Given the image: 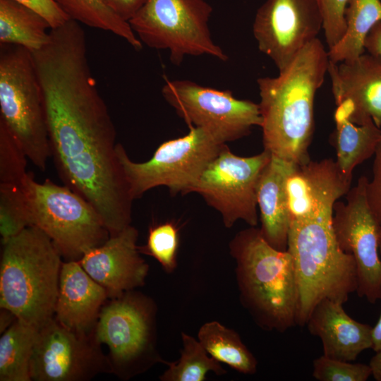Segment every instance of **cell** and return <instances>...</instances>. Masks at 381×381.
Listing matches in <instances>:
<instances>
[{"mask_svg": "<svg viewBox=\"0 0 381 381\" xmlns=\"http://www.w3.org/2000/svg\"><path fill=\"white\" fill-rule=\"evenodd\" d=\"M69 17L90 28L110 32L122 38L134 49L143 48V43L123 20L107 7L101 0H53Z\"/></svg>", "mask_w": 381, "mask_h": 381, "instance_id": "cell-27", "label": "cell"}, {"mask_svg": "<svg viewBox=\"0 0 381 381\" xmlns=\"http://www.w3.org/2000/svg\"><path fill=\"white\" fill-rule=\"evenodd\" d=\"M379 251H380V254L381 255V232H380V236Z\"/></svg>", "mask_w": 381, "mask_h": 381, "instance_id": "cell-41", "label": "cell"}, {"mask_svg": "<svg viewBox=\"0 0 381 381\" xmlns=\"http://www.w3.org/2000/svg\"><path fill=\"white\" fill-rule=\"evenodd\" d=\"M24 181L25 179L21 183H0L1 243L29 226Z\"/></svg>", "mask_w": 381, "mask_h": 381, "instance_id": "cell-29", "label": "cell"}, {"mask_svg": "<svg viewBox=\"0 0 381 381\" xmlns=\"http://www.w3.org/2000/svg\"><path fill=\"white\" fill-rule=\"evenodd\" d=\"M225 145L204 129L190 127L186 135L160 144L146 162L131 160L121 143H117L116 155L131 196L135 200L158 186L168 188L171 195L190 193Z\"/></svg>", "mask_w": 381, "mask_h": 381, "instance_id": "cell-9", "label": "cell"}, {"mask_svg": "<svg viewBox=\"0 0 381 381\" xmlns=\"http://www.w3.org/2000/svg\"><path fill=\"white\" fill-rule=\"evenodd\" d=\"M336 128L332 135L336 149V164L342 178L351 183L353 169L374 156L381 142V129L371 121L363 125L350 121L336 108Z\"/></svg>", "mask_w": 381, "mask_h": 381, "instance_id": "cell-22", "label": "cell"}, {"mask_svg": "<svg viewBox=\"0 0 381 381\" xmlns=\"http://www.w3.org/2000/svg\"><path fill=\"white\" fill-rule=\"evenodd\" d=\"M313 376L320 381H366L371 376L369 364L353 363L327 357L313 361Z\"/></svg>", "mask_w": 381, "mask_h": 381, "instance_id": "cell-32", "label": "cell"}, {"mask_svg": "<svg viewBox=\"0 0 381 381\" xmlns=\"http://www.w3.org/2000/svg\"><path fill=\"white\" fill-rule=\"evenodd\" d=\"M361 176L356 186L346 193V202H336L332 226L340 248L355 260L358 286L356 293L369 303L381 301V259L379 243L381 226L369 206L365 185Z\"/></svg>", "mask_w": 381, "mask_h": 381, "instance_id": "cell-13", "label": "cell"}, {"mask_svg": "<svg viewBox=\"0 0 381 381\" xmlns=\"http://www.w3.org/2000/svg\"><path fill=\"white\" fill-rule=\"evenodd\" d=\"M322 23L316 0H267L257 11L253 33L259 50L281 72L318 38Z\"/></svg>", "mask_w": 381, "mask_h": 381, "instance_id": "cell-15", "label": "cell"}, {"mask_svg": "<svg viewBox=\"0 0 381 381\" xmlns=\"http://www.w3.org/2000/svg\"><path fill=\"white\" fill-rule=\"evenodd\" d=\"M103 4L125 21L128 22L147 0H101Z\"/></svg>", "mask_w": 381, "mask_h": 381, "instance_id": "cell-36", "label": "cell"}, {"mask_svg": "<svg viewBox=\"0 0 381 381\" xmlns=\"http://www.w3.org/2000/svg\"><path fill=\"white\" fill-rule=\"evenodd\" d=\"M0 122L44 171L51 150L41 87L32 52L16 44H0Z\"/></svg>", "mask_w": 381, "mask_h": 381, "instance_id": "cell-7", "label": "cell"}, {"mask_svg": "<svg viewBox=\"0 0 381 381\" xmlns=\"http://www.w3.org/2000/svg\"><path fill=\"white\" fill-rule=\"evenodd\" d=\"M229 250L241 301L255 322L279 332L297 325L298 291L290 253L270 246L256 226L238 232Z\"/></svg>", "mask_w": 381, "mask_h": 381, "instance_id": "cell-4", "label": "cell"}, {"mask_svg": "<svg viewBox=\"0 0 381 381\" xmlns=\"http://www.w3.org/2000/svg\"><path fill=\"white\" fill-rule=\"evenodd\" d=\"M39 329L16 319L0 338V380L30 381V361Z\"/></svg>", "mask_w": 381, "mask_h": 381, "instance_id": "cell-25", "label": "cell"}, {"mask_svg": "<svg viewBox=\"0 0 381 381\" xmlns=\"http://www.w3.org/2000/svg\"><path fill=\"white\" fill-rule=\"evenodd\" d=\"M372 349L376 352L381 349V311L379 318L372 328Z\"/></svg>", "mask_w": 381, "mask_h": 381, "instance_id": "cell-40", "label": "cell"}, {"mask_svg": "<svg viewBox=\"0 0 381 381\" xmlns=\"http://www.w3.org/2000/svg\"><path fill=\"white\" fill-rule=\"evenodd\" d=\"M44 17L51 29L62 25L70 18L53 0H14Z\"/></svg>", "mask_w": 381, "mask_h": 381, "instance_id": "cell-35", "label": "cell"}, {"mask_svg": "<svg viewBox=\"0 0 381 381\" xmlns=\"http://www.w3.org/2000/svg\"><path fill=\"white\" fill-rule=\"evenodd\" d=\"M179 247V229L171 221L150 226L146 244L138 249L157 260L167 272H172L177 266Z\"/></svg>", "mask_w": 381, "mask_h": 381, "instance_id": "cell-30", "label": "cell"}, {"mask_svg": "<svg viewBox=\"0 0 381 381\" xmlns=\"http://www.w3.org/2000/svg\"><path fill=\"white\" fill-rule=\"evenodd\" d=\"M328 51L316 38L276 77L257 80L264 150L295 164L310 160L314 101L328 71Z\"/></svg>", "mask_w": 381, "mask_h": 381, "instance_id": "cell-2", "label": "cell"}, {"mask_svg": "<svg viewBox=\"0 0 381 381\" xmlns=\"http://www.w3.org/2000/svg\"><path fill=\"white\" fill-rule=\"evenodd\" d=\"M183 349L176 362H164L168 369L160 376L162 381H203L210 371L220 375L226 373L219 362L210 356L198 340L181 334Z\"/></svg>", "mask_w": 381, "mask_h": 381, "instance_id": "cell-28", "label": "cell"}, {"mask_svg": "<svg viewBox=\"0 0 381 381\" xmlns=\"http://www.w3.org/2000/svg\"><path fill=\"white\" fill-rule=\"evenodd\" d=\"M162 95L189 128H202L223 144L248 135L262 123L259 104L237 99L229 90L166 79Z\"/></svg>", "mask_w": 381, "mask_h": 381, "instance_id": "cell-10", "label": "cell"}, {"mask_svg": "<svg viewBox=\"0 0 381 381\" xmlns=\"http://www.w3.org/2000/svg\"><path fill=\"white\" fill-rule=\"evenodd\" d=\"M270 158L271 154L265 150L250 157L238 156L225 145L204 169L190 193L200 195L219 212L226 227H231L238 220L256 226L258 185Z\"/></svg>", "mask_w": 381, "mask_h": 381, "instance_id": "cell-11", "label": "cell"}, {"mask_svg": "<svg viewBox=\"0 0 381 381\" xmlns=\"http://www.w3.org/2000/svg\"><path fill=\"white\" fill-rule=\"evenodd\" d=\"M347 4L344 12L346 32L327 50L329 61L335 64L353 61L364 54L368 32L381 21L380 0H349Z\"/></svg>", "mask_w": 381, "mask_h": 381, "instance_id": "cell-24", "label": "cell"}, {"mask_svg": "<svg viewBox=\"0 0 381 381\" xmlns=\"http://www.w3.org/2000/svg\"><path fill=\"white\" fill-rule=\"evenodd\" d=\"M327 73L339 109L350 121L381 128V61L364 53L351 61H329Z\"/></svg>", "mask_w": 381, "mask_h": 381, "instance_id": "cell-17", "label": "cell"}, {"mask_svg": "<svg viewBox=\"0 0 381 381\" xmlns=\"http://www.w3.org/2000/svg\"><path fill=\"white\" fill-rule=\"evenodd\" d=\"M138 236V230L130 224L78 260L111 299L145 284L149 265L140 255Z\"/></svg>", "mask_w": 381, "mask_h": 381, "instance_id": "cell-16", "label": "cell"}, {"mask_svg": "<svg viewBox=\"0 0 381 381\" xmlns=\"http://www.w3.org/2000/svg\"><path fill=\"white\" fill-rule=\"evenodd\" d=\"M198 338L208 354L217 361L243 374L256 372V358L234 330L211 321L202 325Z\"/></svg>", "mask_w": 381, "mask_h": 381, "instance_id": "cell-26", "label": "cell"}, {"mask_svg": "<svg viewBox=\"0 0 381 381\" xmlns=\"http://www.w3.org/2000/svg\"><path fill=\"white\" fill-rule=\"evenodd\" d=\"M50 30L47 20L34 10L14 0H0V44L32 52L47 42Z\"/></svg>", "mask_w": 381, "mask_h": 381, "instance_id": "cell-23", "label": "cell"}, {"mask_svg": "<svg viewBox=\"0 0 381 381\" xmlns=\"http://www.w3.org/2000/svg\"><path fill=\"white\" fill-rule=\"evenodd\" d=\"M51 156L65 186L90 202L109 235L131 222L134 200L116 155V131L87 49L66 44L35 59Z\"/></svg>", "mask_w": 381, "mask_h": 381, "instance_id": "cell-1", "label": "cell"}, {"mask_svg": "<svg viewBox=\"0 0 381 381\" xmlns=\"http://www.w3.org/2000/svg\"><path fill=\"white\" fill-rule=\"evenodd\" d=\"M334 205H321L307 217L291 221L287 250L296 278L297 325H306L321 301L330 299L344 304L351 294L356 292L355 260L340 248L335 238Z\"/></svg>", "mask_w": 381, "mask_h": 381, "instance_id": "cell-3", "label": "cell"}, {"mask_svg": "<svg viewBox=\"0 0 381 381\" xmlns=\"http://www.w3.org/2000/svg\"><path fill=\"white\" fill-rule=\"evenodd\" d=\"M28 225L45 233L68 260H79L90 249L109 237L101 216L93 205L66 186L47 179H25Z\"/></svg>", "mask_w": 381, "mask_h": 381, "instance_id": "cell-6", "label": "cell"}, {"mask_svg": "<svg viewBox=\"0 0 381 381\" xmlns=\"http://www.w3.org/2000/svg\"><path fill=\"white\" fill-rule=\"evenodd\" d=\"M371 375L377 381H381V349L376 351L369 363Z\"/></svg>", "mask_w": 381, "mask_h": 381, "instance_id": "cell-38", "label": "cell"}, {"mask_svg": "<svg viewBox=\"0 0 381 381\" xmlns=\"http://www.w3.org/2000/svg\"><path fill=\"white\" fill-rule=\"evenodd\" d=\"M365 50L381 61V21L368 32L364 42Z\"/></svg>", "mask_w": 381, "mask_h": 381, "instance_id": "cell-37", "label": "cell"}, {"mask_svg": "<svg viewBox=\"0 0 381 381\" xmlns=\"http://www.w3.org/2000/svg\"><path fill=\"white\" fill-rule=\"evenodd\" d=\"M212 12L205 0H147L128 23L143 44L168 50L174 65L188 56L225 61L227 55L210 33Z\"/></svg>", "mask_w": 381, "mask_h": 381, "instance_id": "cell-8", "label": "cell"}, {"mask_svg": "<svg viewBox=\"0 0 381 381\" xmlns=\"http://www.w3.org/2000/svg\"><path fill=\"white\" fill-rule=\"evenodd\" d=\"M114 373L94 332L68 329L54 318L39 329L30 367L31 380L87 381Z\"/></svg>", "mask_w": 381, "mask_h": 381, "instance_id": "cell-12", "label": "cell"}, {"mask_svg": "<svg viewBox=\"0 0 381 381\" xmlns=\"http://www.w3.org/2000/svg\"><path fill=\"white\" fill-rule=\"evenodd\" d=\"M350 186L331 159L296 164L286 183L290 220L305 217L320 202L346 195Z\"/></svg>", "mask_w": 381, "mask_h": 381, "instance_id": "cell-20", "label": "cell"}, {"mask_svg": "<svg viewBox=\"0 0 381 381\" xmlns=\"http://www.w3.org/2000/svg\"><path fill=\"white\" fill-rule=\"evenodd\" d=\"M349 0H316L323 23L328 49L334 47L344 37L346 30L344 12Z\"/></svg>", "mask_w": 381, "mask_h": 381, "instance_id": "cell-33", "label": "cell"}, {"mask_svg": "<svg viewBox=\"0 0 381 381\" xmlns=\"http://www.w3.org/2000/svg\"><path fill=\"white\" fill-rule=\"evenodd\" d=\"M365 191L370 210L381 226V142L374 155L373 176L366 182Z\"/></svg>", "mask_w": 381, "mask_h": 381, "instance_id": "cell-34", "label": "cell"}, {"mask_svg": "<svg viewBox=\"0 0 381 381\" xmlns=\"http://www.w3.org/2000/svg\"><path fill=\"white\" fill-rule=\"evenodd\" d=\"M154 306L138 293L127 291L101 309L94 334L106 344L114 373L133 375L140 361L153 350Z\"/></svg>", "mask_w": 381, "mask_h": 381, "instance_id": "cell-14", "label": "cell"}, {"mask_svg": "<svg viewBox=\"0 0 381 381\" xmlns=\"http://www.w3.org/2000/svg\"><path fill=\"white\" fill-rule=\"evenodd\" d=\"M309 332L319 337L323 355L353 361L365 350L372 349V328L351 318L343 304L330 299L319 302L306 324Z\"/></svg>", "mask_w": 381, "mask_h": 381, "instance_id": "cell-19", "label": "cell"}, {"mask_svg": "<svg viewBox=\"0 0 381 381\" xmlns=\"http://www.w3.org/2000/svg\"><path fill=\"white\" fill-rule=\"evenodd\" d=\"M2 245L0 307L40 329L54 317L62 255L51 238L32 226Z\"/></svg>", "mask_w": 381, "mask_h": 381, "instance_id": "cell-5", "label": "cell"}, {"mask_svg": "<svg viewBox=\"0 0 381 381\" xmlns=\"http://www.w3.org/2000/svg\"><path fill=\"white\" fill-rule=\"evenodd\" d=\"M295 166L271 155L257 189L261 234L270 246L284 251L287 250L291 224L286 183Z\"/></svg>", "mask_w": 381, "mask_h": 381, "instance_id": "cell-21", "label": "cell"}, {"mask_svg": "<svg viewBox=\"0 0 381 381\" xmlns=\"http://www.w3.org/2000/svg\"><path fill=\"white\" fill-rule=\"evenodd\" d=\"M27 156L0 122V183H21L26 177Z\"/></svg>", "mask_w": 381, "mask_h": 381, "instance_id": "cell-31", "label": "cell"}, {"mask_svg": "<svg viewBox=\"0 0 381 381\" xmlns=\"http://www.w3.org/2000/svg\"><path fill=\"white\" fill-rule=\"evenodd\" d=\"M17 319L16 315L10 310L1 308L0 315V332L2 334Z\"/></svg>", "mask_w": 381, "mask_h": 381, "instance_id": "cell-39", "label": "cell"}, {"mask_svg": "<svg viewBox=\"0 0 381 381\" xmlns=\"http://www.w3.org/2000/svg\"><path fill=\"white\" fill-rule=\"evenodd\" d=\"M107 291L82 267L78 260L63 262L54 318L80 332H94Z\"/></svg>", "mask_w": 381, "mask_h": 381, "instance_id": "cell-18", "label": "cell"}]
</instances>
